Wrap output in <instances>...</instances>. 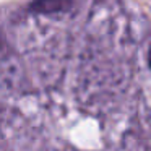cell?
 I'll return each instance as SVG.
<instances>
[{
    "label": "cell",
    "instance_id": "cell-2",
    "mask_svg": "<svg viewBox=\"0 0 151 151\" xmlns=\"http://www.w3.org/2000/svg\"><path fill=\"white\" fill-rule=\"evenodd\" d=\"M148 63H150V68H151V49H150V54H148Z\"/></svg>",
    "mask_w": 151,
    "mask_h": 151
},
{
    "label": "cell",
    "instance_id": "cell-1",
    "mask_svg": "<svg viewBox=\"0 0 151 151\" xmlns=\"http://www.w3.org/2000/svg\"><path fill=\"white\" fill-rule=\"evenodd\" d=\"M70 2H37L33 4L31 8L41 12V13H50V12H57V10H67L70 7Z\"/></svg>",
    "mask_w": 151,
    "mask_h": 151
}]
</instances>
